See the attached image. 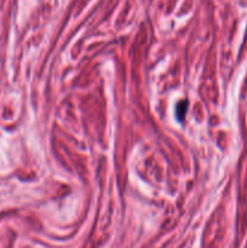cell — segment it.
<instances>
[{
  "instance_id": "cell-1",
  "label": "cell",
  "mask_w": 247,
  "mask_h": 248,
  "mask_svg": "<svg viewBox=\"0 0 247 248\" xmlns=\"http://www.w3.org/2000/svg\"><path fill=\"white\" fill-rule=\"evenodd\" d=\"M186 109H188V102L186 101L179 102L178 106H177V109H176V114H177V116H178L179 120H183L184 115H185V113H186Z\"/></svg>"
}]
</instances>
